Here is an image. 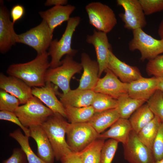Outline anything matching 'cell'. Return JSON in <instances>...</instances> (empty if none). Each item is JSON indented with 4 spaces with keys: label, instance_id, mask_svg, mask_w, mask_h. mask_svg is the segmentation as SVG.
I'll return each instance as SVG.
<instances>
[{
    "label": "cell",
    "instance_id": "obj_10",
    "mask_svg": "<svg viewBox=\"0 0 163 163\" xmlns=\"http://www.w3.org/2000/svg\"><path fill=\"white\" fill-rule=\"evenodd\" d=\"M125 159L129 163H153L155 160L152 151L139 140L132 130L127 142L123 145Z\"/></svg>",
    "mask_w": 163,
    "mask_h": 163
},
{
    "label": "cell",
    "instance_id": "obj_24",
    "mask_svg": "<svg viewBox=\"0 0 163 163\" xmlns=\"http://www.w3.org/2000/svg\"><path fill=\"white\" fill-rule=\"evenodd\" d=\"M120 118L117 108L95 113L88 123L99 134L110 127Z\"/></svg>",
    "mask_w": 163,
    "mask_h": 163
},
{
    "label": "cell",
    "instance_id": "obj_6",
    "mask_svg": "<svg viewBox=\"0 0 163 163\" xmlns=\"http://www.w3.org/2000/svg\"><path fill=\"white\" fill-rule=\"evenodd\" d=\"M66 142L72 152L78 153L98 139L99 134L88 122L69 123Z\"/></svg>",
    "mask_w": 163,
    "mask_h": 163
},
{
    "label": "cell",
    "instance_id": "obj_5",
    "mask_svg": "<svg viewBox=\"0 0 163 163\" xmlns=\"http://www.w3.org/2000/svg\"><path fill=\"white\" fill-rule=\"evenodd\" d=\"M14 113L23 126L27 128L32 126L41 125L54 113L34 96L25 104L19 106Z\"/></svg>",
    "mask_w": 163,
    "mask_h": 163
},
{
    "label": "cell",
    "instance_id": "obj_23",
    "mask_svg": "<svg viewBox=\"0 0 163 163\" xmlns=\"http://www.w3.org/2000/svg\"><path fill=\"white\" fill-rule=\"evenodd\" d=\"M132 128L128 119L120 118L104 133L99 134L98 138L114 139L123 145L127 142Z\"/></svg>",
    "mask_w": 163,
    "mask_h": 163
},
{
    "label": "cell",
    "instance_id": "obj_27",
    "mask_svg": "<svg viewBox=\"0 0 163 163\" xmlns=\"http://www.w3.org/2000/svg\"><path fill=\"white\" fill-rule=\"evenodd\" d=\"M105 140L97 139L77 153L82 163H100L101 151Z\"/></svg>",
    "mask_w": 163,
    "mask_h": 163
},
{
    "label": "cell",
    "instance_id": "obj_45",
    "mask_svg": "<svg viewBox=\"0 0 163 163\" xmlns=\"http://www.w3.org/2000/svg\"><path fill=\"white\" fill-rule=\"evenodd\" d=\"M153 163H163V158L159 161H155Z\"/></svg>",
    "mask_w": 163,
    "mask_h": 163
},
{
    "label": "cell",
    "instance_id": "obj_35",
    "mask_svg": "<svg viewBox=\"0 0 163 163\" xmlns=\"http://www.w3.org/2000/svg\"><path fill=\"white\" fill-rule=\"evenodd\" d=\"M146 70L149 76L153 75L157 78H163V55H160L149 60Z\"/></svg>",
    "mask_w": 163,
    "mask_h": 163
},
{
    "label": "cell",
    "instance_id": "obj_11",
    "mask_svg": "<svg viewBox=\"0 0 163 163\" xmlns=\"http://www.w3.org/2000/svg\"><path fill=\"white\" fill-rule=\"evenodd\" d=\"M117 2L124 10L119 16L124 23L125 28L133 31L146 25L145 14L139 0H117Z\"/></svg>",
    "mask_w": 163,
    "mask_h": 163
},
{
    "label": "cell",
    "instance_id": "obj_34",
    "mask_svg": "<svg viewBox=\"0 0 163 163\" xmlns=\"http://www.w3.org/2000/svg\"><path fill=\"white\" fill-rule=\"evenodd\" d=\"M118 142L110 139L105 142L102 148L100 163H111L118 148Z\"/></svg>",
    "mask_w": 163,
    "mask_h": 163
},
{
    "label": "cell",
    "instance_id": "obj_14",
    "mask_svg": "<svg viewBox=\"0 0 163 163\" xmlns=\"http://www.w3.org/2000/svg\"><path fill=\"white\" fill-rule=\"evenodd\" d=\"M0 88L15 96L21 104L26 103L33 95L32 88L21 79L14 76L0 73Z\"/></svg>",
    "mask_w": 163,
    "mask_h": 163
},
{
    "label": "cell",
    "instance_id": "obj_9",
    "mask_svg": "<svg viewBox=\"0 0 163 163\" xmlns=\"http://www.w3.org/2000/svg\"><path fill=\"white\" fill-rule=\"evenodd\" d=\"M89 23L98 31L107 33L117 24L113 10L107 5L99 2H92L85 6Z\"/></svg>",
    "mask_w": 163,
    "mask_h": 163
},
{
    "label": "cell",
    "instance_id": "obj_29",
    "mask_svg": "<svg viewBox=\"0 0 163 163\" xmlns=\"http://www.w3.org/2000/svg\"><path fill=\"white\" fill-rule=\"evenodd\" d=\"M161 123L159 119L155 116L154 118L137 134L140 141L152 150L154 140Z\"/></svg>",
    "mask_w": 163,
    "mask_h": 163
},
{
    "label": "cell",
    "instance_id": "obj_32",
    "mask_svg": "<svg viewBox=\"0 0 163 163\" xmlns=\"http://www.w3.org/2000/svg\"><path fill=\"white\" fill-rule=\"evenodd\" d=\"M147 102L154 116L163 123V92L157 90Z\"/></svg>",
    "mask_w": 163,
    "mask_h": 163
},
{
    "label": "cell",
    "instance_id": "obj_31",
    "mask_svg": "<svg viewBox=\"0 0 163 163\" xmlns=\"http://www.w3.org/2000/svg\"><path fill=\"white\" fill-rule=\"evenodd\" d=\"M117 99L107 95L95 93L91 106L95 113L101 112L117 108Z\"/></svg>",
    "mask_w": 163,
    "mask_h": 163
},
{
    "label": "cell",
    "instance_id": "obj_3",
    "mask_svg": "<svg viewBox=\"0 0 163 163\" xmlns=\"http://www.w3.org/2000/svg\"><path fill=\"white\" fill-rule=\"evenodd\" d=\"M81 18L78 16L70 18L60 39L59 40L55 39L51 42L48 52L51 57L50 68L59 66L61 63V59L64 55L73 57L78 52L77 50L72 48L71 44L73 34Z\"/></svg>",
    "mask_w": 163,
    "mask_h": 163
},
{
    "label": "cell",
    "instance_id": "obj_37",
    "mask_svg": "<svg viewBox=\"0 0 163 163\" xmlns=\"http://www.w3.org/2000/svg\"><path fill=\"white\" fill-rule=\"evenodd\" d=\"M155 161L163 158V123H161L152 148Z\"/></svg>",
    "mask_w": 163,
    "mask_h": 163
},
{
    "label": "cell",
    "instance_id": "obj_36",
    "mask_svg": "<svg viewBox=\"0 0 163 163\" xmlns=\"http://www.w3.org/2000/svg\"><path fill=\"white\" fill-rule=\"evenodd\" d=\"M145 15L163 10V0H139Z\"/></svg>",
    "mask_w": 163,
    "mask_h": 163
},
{
    "label": "cell",
    "instance_id": "obj_39",
    "mask_svg": "<svg viewBox=\"0 0 163 163\" xmlns=\"http://www.w3.org/2000/svg\"><path fill=\"white\" fill-rule=\"evenodd\" d=\"M2 163H28L26 155L22 149H14L11 156Z\"/></svg>",
    "mask_w": 163,
    "mask_h": 163
},
{
    "label": "cell",
    "instance_id": "obj_13",
    "mask_svg": "<svg viewBox=\"0 0 163 163\" xmlns=\"http://www.w3.org/2000/svg\"><path fill=\"white\" fill-rule=\"evenodd\" d=\"M14 24L10 19V14L2 0L0 1V52H7L16 43L17 34L14 28Z\"/></svg>",
    "mask_w": 163,
    "mask_h": 163
},
{
    "label": "cell",
    "instance_id": "obj_16",
    "mask_svg": "<svg viewBox=\"0 0 163 163\" xmlns=\"http://www.w3.org/2000/svg\"><path fill=\"white\" fill-rule=\"evenodd\" d=\"M107 68L125 83H130L142 77L137 67L130 66L121 61L111 50L109 52Z\"/></svg>",
    "mask_w": 163,
    "mask_h": 163
},
{
    "label": "cell",
    "instance_id": "obj_43",
    "mask_svg": "<svg viewBox=\"0 0 163 163\" xmlns=\"http://www.w3.org/2000/svg\"><path fill=\"white\" fill-rule=\"evenodd\" d=\"M158 34L160 39L163 40V19L161 21L159 25Z\"/></svg>",
    "mask_w": 163,
    "mask_h": 163
},
{
    "label": "cell",
    "instance_id": "obj_20",
    "mask_svg": "<svg viewBox=\"0 0 163 163\" xmlns=\"http://www.w3.org/2000/svg\"><path fill=\"white\" fill-rule=\"evenodd\" d=\"M30 137L36 141L37 145V155L46 163H53L55 158L50 141L41 125L29 127Z\"/></svg>",
    "mask_w": 163,
    "mask_h": 163
},
{
    "label": "cell",
    "instance_id": "obj_1",
    "mask_svg": "<svg viewBox=\"0 0 163 163\" xmlns=\"http://www.w3.org/2000/svg\"><path fill=\"white\" fill-rule=\"evenodd\" d=\"M49 55L46 51L39 55L32 60L22 63L13 64L8 68L9 75L16 77L30 87L45 86V75L50 67Z\"/></svg>",
    "mask_w": 163,
    "mask_h": 163
},
{
    "label": "cell",
    "instance_id": "obj_26",
    "mask_svg": "<svg viewBox=\"0 0 163 163\" xmlns=\"http://www.w3.org/2000/svg\"><path fill=\"white\" fill-rule=\"evenodd\" d=\"M117 108L120 118L128 119L139 107L144 104V100L132 98L127 94H123L117 99Z\"/></svg>",
    "mask_w": 163,
    "mask_h": 163
},
{
    "label": "cell",
    "instance_id": "obj_7",
    "mask_svg": "<svg viewBox=\"0 0 163 163\" xmlns=\"http://www.w3.org/2000/svg\"><path fill=\"white\" fill-rule=\"evenodd\" d=\"M53 33L46 22L43 20L36 27L26 32L17 34L16 43L27 45L37 52V55L46 52L52 41Z\"/></svg>",
    "mask_w": 163,
    "mask_h": 163
},
{
    "label": "cell",
    "instance_id": "obj_41",
    "mask_svg": "<svg viewBox=\"0 0 163 163\" xmlns=\"http://www.w3.org/2000/svg\"><path fill=\"white\" fill-rule=\"evenodd\" d=\"M61 163H82L76 153L72 152L62 158Z\"/></svg>",
    "mask_w": 163,
    "mask_h": 163
},
{
    "label": "cell",
    "instance_id": "obj_8",
    "mask_svg": "<svg viewBox=\"0 0 163 163\" xmlns=\"http://www.w3.org/2000/svg\"><path fill=\"white\" fill-rule=\"evenodd\" d=\"M132 31L133 38L129 43V48L132 51L139 50L141 54V60H149L163 53V40L154 38L142 29Z\"/></svg>",
    "mask_w": 163,
    "mask_h": 163
},
{
    "label": "cell",
    "instance_id": "obj_28",
    "mask_svg": "<svg viewBox=\"0 0 163 163\" xmlns=\"http://www.w3.org/2000/svg\"><path fill=\"white\" fill-rule=\"evenodd\" d=\"M66 118L70 123L88 122L95 113L91 106L83 107H65Z\"/></svg>",
    "mask_w": 163,
    "mask_h": 163
},
{
    "label": "cell",
    "instance_id": "obj_40",
    "mask_svg": "<svg viewBox=\"0 0 163 163\" xmlns=\"http://www.w3.org/2000/svg\"><path fill=\"white\" fill-rule=\"evenodd\" d=\"M25 14L24 7L20 5H16L12 8L10 12V16L12 22H15L21 19Z\"/></svg>",
    "mask_w": 163,
    "mask_h": 163
},
{
    "label": "cell",
    "instance_id": "obj_30",
    "mask_svg": "<svg viewBox=\"0 0 163 163\" xmlns=\"http://www.w3.org/2000/svg\"><path fill=\"white\" fill-rule=\"evenodd\" d=\"M9 136L19 144L26 155L28 163H46L34 153L30 146L29 137L24 135L20 129H18L10 133Z\"/></svg>",
    "mask_w": 163,
    "mask_h": 163
},
{
    "label": "cell",
    "instance_id": "obj_22",
    "mask_svg": "<svg viewBox=\"0 0 163 163\" xmlns=\"http://www.w3.org/2000/svg\"><path fill=\"white\" fill-rule=\"evenodd\" d=\"M75 9L74 6L70 5L53 7L45 11L39 12L43 20L48 24L53 33L55 28L64 22L68 21L71 14Z\"/></svg>",
    "mask_w": 163,
    "mask_h": 163
},
{
    "label": "cell",
    "instance_id": "obj_25",
    "mask_svg": "<svg viewBox=\"0 0 163 163\" xmlns=\"http://www.w3.org/2000/svg\"><path fill=\"white\" fill-rule=\"evenodd\" d=\"M154 117L146 103L137 109L131 116L129 120L133 130L138 134Z\"/></svg>",
    "mask_w": 163,
    "mask_h": 163
},
{
    "label": "cell",
    "instance_id": "obj_42",
    "mask_svg": "<svg viewBox=\"0 0 163 163\" xmlns=\"http://www.w3.org/2000/svg\"><path fill=\"white\" fill-rule=\"evenodd\" d=\"M68 2L67 0H47L45 3V6L63 5H66Z\"/></svg>",
    "mask_w": 163,
    "mask_h": 163
},
{
    "label": "cell",
    "instance_id": "obj_38",
    "mask_svg": "<svg viewBox=\"0 0 163 163\" xmlns=\"http://www.w3.org/2000/svg\"><path fill=\"white\" fill-rule=\"evenodd\" d=\"M0 119L8 121L15 124L21 128L25 135L30 137L29 129L23 126L14 113L6 111H0Z\"/></svg>",
    "mask_w": 163,
    "mask_h": 163
},
{
    "label": "cell",
    "instance_id": "obj_21",
    "mask_svg": "<svg viewBox=\"0 0 163 163\" xmlns=\"http://www.w3.org/2000/svg\"><path fill=\"white\" fill-rule=\"evenodd\" d=\"M95 93L92 90H83L78 88L71 90L65 93L58 91L57 95L65 107H83L91 106Z\"/></svg>",
    "mask_w": 163,
    "mask_h": 163
},
{
    "label": "cell",
    "instance_id": "obj_2",
    "mask_svg": "<svg viewBox=\"0 0 163 163\" xmlns=\"http://www.w3.org/2000/svg\"><path fill=\"white\" fill-rule=\"evenodd\" d=\"M69 123L61 114L55 113L41 125L50 141L57 160H60L72 152L65 139Z\"/></svg>",
    "mask_w": 163,
    "mask_h": 163
},
{
    "label": "cell",
    "instance_id": "obj_19",
    "mask_svg": "<svg viewBox=\"0 0 163 163\" xmlns=\"http://www.w3.org/2000/svg\"><path fill=\"white\" fill-rule=\"evenodd\" d=\"M157 78H142L127 84V93L130 97L147 102L157 90Z\"/></svg>",
    "mask_w": 163,
    "mask_h": 163
},
{
    "label": "cell",
    "instance_id": "obj_12",
    "mask_svg": "<svg viewBox=\"0 0 163 163\" xmlns=\"http://www.w3.org/2000/svg\"><path fill=\"white\" fill-rule=\"evenodd\" d=\"M104 72L105 75L103 78L98 79L93 91L95 93L107 95L116 99L127 94V84L122 82L108 68Z\"/></svg>",
    "mask_w": 163,
    "mask_h": 163
},
{
    "label": "cell",
    "instance_id": "obj_15",
    "mask_svg": "<svg viewBox=\"0 0 163 163\" xmlns=\"http://www.w3.org/2000/svg\"><path fill=\"white\" fill-rule=\"evenodd\" d=\"M86 40L95 48L99 66V78L107 68L109 52L111 50L107 33L94 29L92 34L87 35Z\"/></svg>",
    "mask_w": 163,
    "mask_h": 163
},
{
    "label": "cell",
    "instance_id": "obj_18",
    "mask_svg": "<svg viewBox=\"0 0 163 163\" xmlns=\"http://www.w3.org/2000/svg\"><path fill=\"white\" fill-rule=\"evenodd\" d=\"M81 61L83 71L77 88L93 90L99 78L98 64L97 61L92 59L85 53L81 54Z\"/></svg>",
    "mask_w": 163,
    "mask_h": 163
},
{
    "label": "cell",
    "instance_id": "obj_17",
    "mask_svg": "<svg viewBox=\"0 0 163 163\" xmlns=\"http://www.w3.org/2000/svg\"><path fill=\"white\" fill-rule=\"evenodd\" d=\"M52 84L47 82L44 86L33 87L32 94L44 103L54 113H59L66 118L65 107L57 98V90Z\"/></svg>",
    "mask_w": 163,
    "mask_h": 163
},
{
    "label": "cell",
    "instance_id": "obj_4",
    "mask_svg": "<svg viewBox=\"0 0 163 163\" xmlns=\"http://www.w3.org/2000/svg\"><path fill=\"white\" fill-rule=\"evenodd\" d=\"M82 69L81 63L74 60L73 56L66 55L59 66L47 69L45 81L55 85L65 94L71 90L70 84L72 77L75 74L80 73Z\"/></svg>",
    "mask_w": 163,
    "mask_h": 163
},
{
    "label": "cell",
    "instance_id": "obj_33",
    "mask_svg": "<svg viewBox=\"0 0 163 163\" xmlns=\"http://www.w3.org/2000/svg\"><path fill=\"white\" fill-rule=\"evenodd\" d=\"M21 104L19 99L4 90H0V110L14 113Z\"/></svg>",
    "mask_w": 163,
    "mask_h": 163
},
{
    "label": "cell",
    "instance_id": "obj_44",
    "mask_svg": "<svg viewBox=\"0 0 163 163\" xmlns=\"http://www.w3.org/2000/svg\"><path fill=\"white\" fill-rule=\"evenodd\" d=\"M157 78V89L163 92V78Z\"/></svg>",
    "mask_w": 163,
    "mask_h": 163
}]
</instances>
